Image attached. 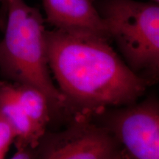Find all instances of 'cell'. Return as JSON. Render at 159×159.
Wrapping results in <instances>:
<instances>
[{"label": "cell", "instance_id": "1", "mask_svg": "<svg viewBox=\"0 0 159 159\" xmlns=\"http://www.w3.org/2000/svg\"><path fill=\"white\" fill-rule=\"evenodd\" d=\"M49 66L68 106L78 116L134 103L148 80L121 59L109 40L59 30L46 31Z\"/></svg>", "mask_w": 159, "mask_h": 159}, {"label": "cell", "instance_id": "2", "mask_svg": "<svg viewBox=\"0 0 159 159\" xmlns=\"http://www.w3.org/2000/svg\"><path fill=\"white\" fill-rule=\"evenodd\" d=\"M45 20L25 0H13L6 11L5 34L0 40V70L18 84L35 87L48 99L52 110L67 106L50 76Z\"/></svg>", "mask_w": 159, "mask_h": 159}, {"label": "cell", "instance_id": "3", "mask_svg": "<svg viewBox=\"0 0 159 159\" xmlns=\"http://www.w3.org/2000/svg\"><path fill=\"white\" fill-rule=\"evenodd\" d=\"M98 11L130 68L156 77L159 69V5L136 0H102Z\"/></svg>", "mask_w": 159, "mask_h": 159}, {"label": "cell", "instance_id": "4", "mask_svg": "<svg viewBox=\"0 0 159 159\" xmlns=\"http://www.w3.org/2000/svg\"><path fill=\"white\" fill-rule=\"evenodd\" d=\"M120 145L105 125L77 116L66 130L44 134L37 159H119Z\"/></svg>", "mask_w": 159, "mask_h": 159}, {"label": "cell", "instance_id": "5", "mask_svg": "<svg viewBox=\"0 0 159 159\" xmlns=\"http://www.w3.org/2000/svg\"><path fill=\"white\" fill-rule=\"evenodd\" d=\"M104 125L120 145L125 159H159V108L155 99L109 113Z\"/></svg>", "mask_w": 159, "mask_h": 159}, {"label": "cell", "instance_id": "6", "mask_svg": "<svg viewBox=\"0 0 159 159\" xmlns=\"http://www.w3.org/2000/svg\"><path fill=\"white\" fill-rule=\"evenodd\" d=\"M45 22L54 29L111 39L92 0H42Z\"/></svg>", "mask_w": 159, "mask_h": 159}, {"label": "cell", "instance_id": "7", "mask_svg": "<svg viewBox=\"0 0 159 159\" xmlns=\"http://www.w3.org/2000/svg\"><path fill=\"white\" fill-rule=\"evenodd\" d=\"M0 116L14 131L18 149L36 148L46 134L33 123L18 100L14 85L0 83Z\"/></svg>", "mask_w": 159, "mask_h": 159}, {"label": "cell", "instance_id": "8", "mask_svg": "<svg viewBox=\"0 0 159 159\" xmlns=\"http://www.w3.org/2000/svg\"><path fill=\"white\" fill-rule=\"evenodd\" d=\"M17 99L30 119L38 128L46 131L50 120V105L48 99L41 91L31 85H14Z\"/></svg>", "mask_w": 159, "mask_h": 159}, {"label": "cell", "instance_id": "9", "mask_svg": "<svg viewBox=\"0 0 159 159\" xmlns=\"http://www.w3.org/2000/svg\"><path fill=\"white\" fill-rule=\"evenodd\" d=\"M16 136L8 122L0 116V159H4Z\"/></svg>", "mask_w": 159, "mask_h": 159}, {"label": "cell", "instance_id": "10", "mask_svg": "<svg viewBox=\"0 0 159 159\" xmlns=\"http://www.w3.org/2000/svg\"><path fill=\"white\" fill-rule=\"evenodd\" d=\"M38 148L18 149L17 152L11 159H37Z\"/></svg>", "mask_w": 159, "mask_h": 159}, {"label": "cell", "instance_id": "11", "mask_svg": "<svg viewBox=\"0 0 159 159\" xmlns=\"http://www.w3.org/2000/svg\"><path fill=\"white\" fill-rule=\"evenodd\" d=\"M13 0H0V3L2 4V13H5V16H6V11H7V7L10 3H11Z\"/></svg>", "mask_w": 159, "mask_h": 159}, {"label": "cell", "instance_id": "12", "mask_svg": "<svg viewBox=\"0 0 159 159\" xmlns=\"http://www.w3.org/2000/svg\"><path fill=\"white\" fill-rule=\"evenodd\" d=\"M152 2H156V3H159V0H151Z\"/></svg>", "mask_w": 159, "mask_h": 159}, {"label": "cell", "instance_id": "13", "mask_svg": "<svg viewBox=\"0 0 159 159\" xmlns=\"http://www.w3.org/2000/svg\"><path fill=\"white\" fill-rule=\"evenodd\" d=\"M119 159H125V157H124V155H123L122 158H119Z\"/></svg>", "mask_w": 159, "mask_h": 159}, {"label": "cell", "instance_id": "14", "mask_svg": "<svg viewBox=\"0 0 159 159\" xmlns=\"http://www.w3.org/2000/svg\"><path fill=\"white\" fill-rule=\"evenodd\" d=\"M0 19H1V17H0Z\"/></svg>", "mask_w": 159, "mask_h": 159}, {"label": "cell", "instance_id": "15", "mask_svg": "<svg viewBox=\"0 0 159 159\" xmlns=\"http://www.w3.org/2000/svg\"><path fill=\"white\" fill-rule=\"evenodd\" d=\"M92 1H94V0H92Z\"/></svg>", "mask_w": 159, "mask_h": 159}]
</instances>
